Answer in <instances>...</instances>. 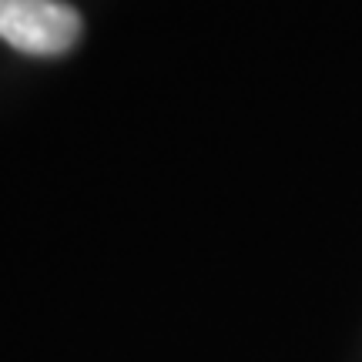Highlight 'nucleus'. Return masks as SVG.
Wrapping results in <instances>:
<instances>
[{
    "mask_svg": "<svg viewBox=\"0 0 362 362\" xmlns=\"http://www.w3.org/2000/svg\"><path fill=\"white\" fill-rule=\"evenodd\" d=\"M84 34L81 13L64 0H0V40L30 57H61Z\"/></svg>",
    "mask_w": 362,
    "mask_h": 362,
    "instance_id": "nucleus-1",
    "label": "nucleus"
}]
</instances>
